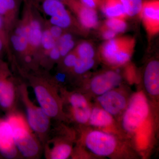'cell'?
Here are the masks:
<instances>
[{
  "mask_svg": "<svg viewBox=\"0 0 159 159\" xmlns=\"http://www.w3.org/2000/svg\"><path fill=\"white\" fill-rule=\"evenodd\" d=\"M95 65L93 59H81L77 58V62L74 66L71 75L76 77H80L85 74L93 68Z\"/></svg>",
  "mask_w": 159,
  "mask_h": 159,
  "instance_id": "21",
  "label": "cell"
},
{
  "mask_svg": "<svg viewBox=\"0 0 159 159\" xmlns=\"http://www.w3.org/2000/svg\"><path fill=\"white\" fill-rule=\"evenodd\" d=\"M153 110L143 90L132 93L128 105L118 122L122 133L134 145L144 125L152 120Z\"/></svg>",
  "mask_w": 159,
  "mask_h": 159,
  "instance_id": "3",
  "label": "cell"
},
{
  "mask_svg": "<svg viewBox=\"0 0 159 159\" xmlns=\"http://www.w3.org/2000/svg\"><path fill=\"white\" fill-rule=\"evenodd\" d=\"M123 78L119 72L113 70L103 71L90 79L78 81L76 90L82 92L89 98H94L122 84Z\"/></svg>",
  "mask_w": 159,
  "mask_h": 159,
  "instance_id": "8",
  "label": "cell"
},
{
  "mask_svg": "<svg viewBox=\"0 0 159 159\" xmlns=\"http://www.w3.org/2000/svg\"><path fill=\"white\" fill-rule=\"evenodd\" d=\"M132 93L124 84L106 92L95 98V103L118 121L128 105Z\"/></svg>",
  "mask_w": 159,
  "mask_h": 159,
  "instance_id": "9",
  "label": "cell"
},
{
  "mask_svg": "<svg viewBox=\"0 0 159 159\" xmlns=\"http://www.w3.org/2000/svg\"><path fill=\"white\" fill-rule=\"evenodd\" d=\"M139 15L149 36L158 33L159 0H144Z\"/></svg>",
  "mask_w": 159,
  "mask_h": 159,
  "instance_id": "14",
  "label": "cell"
},
{
  "mask_svg": "<svg viewBox=\"0 0 159 159\" xmlns=\"http://www.w3.org/2000/svg\"><path fill=\"white\" fill-rule=\"evenodd\" d=\"M17 91L18 97L25 109L27 122L43 147L51 129V119L41 107L32 102L25 83H19Z\"/></svg>",
  "mask_w": 159,
  "mask_h": 159,
  "instance_id": "6",
  "label": "cell"
},
{
  "mask_svg": "<svg viewBox=\"0 0 159 159\" xmlns=\"http://www.w3.org/2000/svg\"><path fill=\"white\" fill-rule=\"evenodd\" d=\"M127 16L139 15L142 9L143 0H120Z\"/></svg>",
  "mask_w": 159,
  "mask_h": 159,
  "instance_id": "23",
  "label": "cell"
},
{
  "mask_svg": "<svg viewBox=\"0 0 159 159\" xmlns=\"http://www.w3.org/2000/svg\"><path fill=\"white\" fill-rule=\"evenodd\" d=\"M59 90L69 122L74 123L77 127L88 125L93 106L90 98L76 90L69 91L66 87H61Z\"/></svg>",
  "mask_w": 159,
  "mask_h": 159,
  "instance_id": "7",
  "label": "cell"
},
{
  "mask_svg": "<svg viewBox=\"0 0 159 159\" xmlns=\"http://www.w3.org/2000/svg\"><path fill=\"white\" fill-rule=\"evenodd\" d=\"M74 12L80 25L84 29H94L98 25V17L95 9L84 6L81 2Z\"/></svg>",
  "mask_w": 159,
  "mask_h": 159,
  "instance_id": "18",
  "label": "cell"
},
{
  "mask_svg": "<svg viewBox=\"0 0 159 159\" xmlns=\"http://www.w3.org/2000/svg\"><path fill=\"white\" fill-rule=\"evenodd\" d=\"M104 26L117 34L124 32L127 28L125 19L117 17L109 18L106 21Z\"/></svg>",
  "mask_w": 159,
  "mask_h": 159,
  "instance_id": "25",
  "label": "cell"
},
{
  "mask_svg": "<svg viewBox=\"0 0 159 159\" xmlns=\"http://www.w3.org/2000/svg\"><path fill=\"white\" fill-rule=\"evenodd\" d=\"M143 89L153 108L157 111L159 99V62L152 60L147 63L143 76Z\"/></svg>",
  "mask_w": 159,
  "mask_h": 159,
  "instance_id": "12",
  "label": "cell"
},
{
  "mask_svg": "<svg viewBox=\"0 0 159 159\" xmlns=\"http://www.w3.org/2000/svg\"><path fill=\"white\" fill-rule=\"evenodd\" d=\"M76 129L66 123L57 122L50 131L43 147V153L47 159H67L71 157L77 140Z\"/></svg>",
  "mask_w": 159,
  "mask_h": 159,
  "instance_id": "5",
  "label": "cell"
},
{
  "mask_svg": "<svg viewBox=\"0 0 159 159\" xmlns=\"http://www.w3.org/2000/svg\"><path fill=\"white\" fill-rule=\"evenodd\" d=\"M17 84L9 65L0 60V107L7 113L16 110Z\"/></svg>",
  "mask_w": 159,
  "mask_h": 159,
  "instance_id": "10",
  "label": "cell"
},
{
  "mask_svg": "<svg viewBox=\"0 0 159 159\" xmlns=\"http://www.w3.org/2000/svg\"><path fill=\"white\" fill-rule=\"evenodd\" d=\"M23 0H0V16L8 34L17 24L21 3Z\"/></svg>",
  "mask_w": 159,
  "mask_h": 159,
  "instance_id": "16",
  "label": "cell"
},
{
  "mask_svg": "<svg viewBox=\"0 0 159 159\" xmlns=\"http://www.w3.org/2000/svg\"><path fill=\"white\" fill-rule=\"evenodd\" d=\"M5 53H6V47L2 39L0 36V60L3 59V54Z\"/></svg>",
  "mask_w": 159,
  "mask_h": 159,
  "instance_id": "32",
  "label": "cell"
},
{
  "mask_svg": "<svg viewBox=\"0 0 159 159\" xmlns=\"http://www.w3.org/2000/svg\"><path fill=\"white\" fill-rule=\"evenodd\" d=\"M0 155L7 159L22 157L15 144L11 126L6 118H0Z\"/></svg>",
  "mask_w": 159,
  "mask_h": 159,
  "instance_id": "15",
  "label": "cell"
},
{
  "mask_svg": "<svg viewBox=\"0 0 159 159\" xmlns=\"http://www.w3.org/2000/svg\"><path fill=\"white\" fill-rule=\"evenodd\" d=\"M7 114L6 119L11 126L15 144L21 156L30 159L39 158L43 153L42 144L25 116L16 109Z\"/></svg>",
  "mask_w": 159,
  "mask_h": 159,
  "instance_id": "4",
  "label": "cell"
},
{
  "mask_svg": "<svg viewBox=\"0 0 159 159\" xmlns=\"http://www.w3.org/2000/svg\"><path fill=\"white\" fill-rule=\"evenodd\" d=\"M0 36L2 38L3 42L6 47V53L8 58L11 62H13L14 60V55L11 51L10 41H9V34L6 31L2 20L0 16Z\"/></svg>",
  "mask_w": 159,
  "mask_h": 159,
  "instance_id": "26",
  "label": "cell"
},
{
  "mask_svg": "<svg viewBox=\"0 0 159 159\" xmlns=\"http://www.w3.org/2000/svg\"><path fill=\"white\" fill-rule=\"evenodd\" d=\"M77 58L81 59H93L95 51L93 46L87 42L80 43L74 51Z\"/></svg>",
  "mask_w": 159,
  "mask_h": 159,
  "instance_id": "22",
  "label": "cell"
},
{
  "mask_svg": "<svg viewBox=\"0 0 159 159\" xmlns=\"http://www.w3.org/2000/svg\"><path fill=\"white\" fill-rule=\"evenodd\" d=\"M76 144L96 157L137 159L141 154L131 141L122 135L85 126L77 127Z\"/></svg>",
  "mask_w": 159,
  "mask_h": 159,
  "instance_id": "1",
  "label": "cell"
},
{
  "mask_svg": "<svg viewBox=\"0 0 159 159\" xmlns=\"http://www.w3.org/2000/svg\"><path fill=\"white\" fill-rule=\"evenodd\" d=\"M129 37L114 38L106 42L101 48V57L107 65H111L113 61L119 51L127 42Z\"/></svg>",
  "mask_w": 159,
  "mask_h": 159,
  "instance_id": "17",
  "label": "cell"
},
{
  "mask_svg": "<svg viewBox=\"0 0 159 159\" xmlns=\"http://www.w3.org/2000/svg\"><path fill=\"white\" fill-rule=\"evenodd\" d=\"M88 126L125 136L115 118L95 103L92 106Z\"/></svg>",
  "mask_w": 159,
  "mask_h": 159,
  "instance_id": "13",
  "label": "cell"
},
{
  "mask_svg": "<svg viewBox=\"0 0 159 159\" xmlns=\"http://www.w3.org/2000/svg\"><path fill=\"white\" fill-rule=\"evenodd\" d=\"M117 33L111 29L107 28L105 26L102 28V37L105 40H109L113 39L116 37Z\"/></svg>",
  "mask_w": 159,
  "mask_h": 159,
  "instance_id": "29",
  "label": "cell"
},
{
  "mask_svg": "<svg viewBox=\"0 0 159 159\" xmlns=\"http://www.w3.org/2000/svg\"><path fill=\"white\" fill-rule=\"evenodd\" d=\"M34 91L40 107L51 120L68 123L64 110L63 102L60 88L48 71L39 69L28 72H21Z\"/></svg>",
  "mask_w": 159,
  "mask_h": 159,
  "instance_id": "2",
  "label": "cell"
},
{
  "mask_svg": "<svg viewBox=\"0 0 159 159\" xmlns=\"http://www.w3.org/2000/svg\"><path fill=\"white\" fill-rule=\"evenodd\" d=\"M37 8H40L49 16L47 22L63 29H68L73 24V19L64 3L60 0H33Z\"/></svg>",
  "mask_w": 159,
  "mask_h": 159,
  "instance_id": "11",
  "label": "cell"
},
{
  "mask_svg": "<svg viewBox=\"0 0 159 159\" xmlns=\"http://www.w3.org/2000/svg\"><path fill=\"white\" fill-rule=\"evenodd\" d=\"M45 25L48 27L52 37L54 38V39L56 41H57V40L59 39V38L63 33V29L58 26L50 25L47 22H45Z\"/></svg>",
  "mask_w": 159,
  "mask_h": 159,
  "instance_id": "27",
  "label": "cell"
},
{
  "mask_svg": "<svg viewBox=\"0 0 159 159\" xmlns=\"http://www.w3.org/2000/svg\"><path fill=\"white\" fill-rule=\"evenodd\" d=\"M77 59V55L74 51H71L58 62V70L65 71L71 74Z\"/></svg>",
  "mask_w": 159,
  "mask_h": 159,
  "instance_id": "24",
  "label": "cell"
},
{
  "mask_svg": "<svg viewBox=\"0 0 159 159\" xmlns=\"http://www.w3.org/2000/svg\"><path fill=\"white\" fill-rule=\"evenodd\" d=\"M84 6L95 9L99 6L100 0H80Z\"/></svg>",
  "mask_w": 159,
  "mask_h": 159,
  "instance_id": "30",
  "label": "cell"
},
{
  "mask_svg": "<svg viewBox=\"0 0 159 159\" xmlns=\"http://www.w3.org/2000/svg\"><path fill=\"white\" fill-rule=\"evenodd\" d=\"M99 6L107 17L125 19L127 15L120 0H100Z\"/></svg>",
  "mask_w": 159,
  "mask_h": 159,
  "instance_id": "19",
  "label": "cell"
},
{
  "mask_svg": "<svg viewBox=\"0 0 159 159\" xmlns=\"http://www.w3.org/2000/svg\"><path fill=\"white\" fill-rule=\"evenodd\" d=\"M136 72L132 65H128L125 71V76L126 80L130 83H133L137 81Z\"/></svg>",
  "mask_w": 159,
  "mask_h": 159,
  "instance_id": "28",
  "label": "cell"
},
{
  "mask_svg": "<svg viewBox=\"0 0 159 159\" xmlns=\"http://www.w3.org/2000/svg\"><path fill=\"white\" fill-rule=\"evenodd\" d=\"M66 6L71 9L79 1V0H60Z\"/></svg>",
  "mask_w": 159,
  "mask_h": 159,
  "instance_id": "31",
  "label": "cell"
},
{
  "mask_svg": "<svg viewBox=\"0 0 159 159\" xmlns=\"http://www.w3.org/2000/svg\"><path fill=\"white\" fill-rule=\"evenodd\" d=\"M56 44L62 59L72 51L75 46V42L72 34L69 33H63L57 40Z\"/></svg>",
  "mask_w": 159,
  "mask_h": 159,
  "instance_id": "20",
  "label": "cell"
}]
</instances>
